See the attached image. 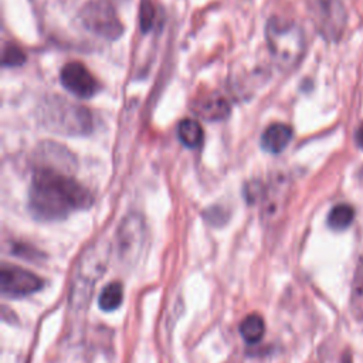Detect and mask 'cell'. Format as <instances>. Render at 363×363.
<instances>
[{
    "label": "cell",
    "mask_w": 363,
    "mask_h": 363,
    "mask_svg": "<svg viewBox=\"0 0 363 363\" xmlns=\"http://www.w3.org/2000/svg\"><path fill=\"white\" fill-rule=\"evenodd\" d=\"M180 142L187 147H197L203 140V128L196 119H183L177 126Z\"/></svg>",
    "instance_id": "obj_12"
},
{
    "label": "cell",
    "mask_w": 363,
    "mask_h": 363,
    "mask_svg": "<svg viewBox=\"0 0 363 363\" xmlns=\"http://www.w3.org/2000/svg\"><path fill=\"white\" fill-rule=\"evenodd\" d=\"M340 363H352V354H350V352H345V353H343Z\"/></svg>",
    "instance_id": "obj_19"
},
{
    "label": "cell",
    "mask_w": 363,
    "mask_h": 363,
    "mask_svg": "<svg viewBox=\"0 0 363 363\" xmlns=\"http://www.w3.org/2000/svg\"><path fill=\"white\" fill-rule=\"evenodd\" d=\"M319 26L329 37H337L345 24V10L337 0H319Z\"/></svg>",
    "instance_id": "obj_8"
},
{
    "label": "cell",
    "mask_w": 363,
    "mask_h": 363,
    "mask_svg": "<svg viewBox=\"0 0 363 363\" xmlns=\"http://www.w3.org/2000/svg\"><path fill=\"white\" fill-rule=\"evenodd\" d=\"M84 26L96 35L106 40H116L123 33V26L113 9L106 0H92L81 10Z\"/></svg>",
    "instance_id": "obj_4"
},
{
    "label": "cell",
    "mask_w": 363,
    "mask_h": 363,
    "mask_svg": "<svg viewBox=\"0 0 363 363\" xmlns=\"http://www.w3.org/2000/svg\"><path fill=\"white\" fill-rule=\"evenodd\" d=\"M139 16H140V27H142V30L143 31L150 30L152 23L155 20V9H153V4H152L150 0H142Z\"/></svg>",
    "instance_id": "obj_16"
},
{
    "label": "cell",
    "mask_w": 363,
    "mask_h": 363,
    "mask_svg": "<svg viewBox=\"0 0 363 363\" xmlns=\"http://www.w3.org/2000/svg\"><path fill=\"white\" fill-rule=\"evenodd\" d=\"M92 201L91 191L68 172L35 167L28 193V206L35 218L43 221L62 220L75 210L88 208Z\"/></svg>",
    "instance_id": "obj_1"
},
{
    "label": "cell",
    "mask_w": 363,
    "mask_h": 363,
    "mask_svg": "<svg viewBox=\"0 0 363 363\" xmlns=\"http://www.w3.org/2000/svg\"><path fill=\"white\" fill-rule=\"evenodd\" d=\"M26 60L24 52L16 45H7L3 51V64L4 65H20Z\"/></svg>",
    "instance_id": "obj_17"
},
{
    "label": "cell",
    "mask_w": 363,
    "mask_h": 363,
    "mask_svg": "<svg viewBox=\"0 0 363 363\" xmlns=\"http://www.w3.org/2000/svg\"><path fill=\"white\" fill-rule=\"evenodd\" d=\"M40 118L45 128L61 135H86L92 129L88 109L60 96L44 101L40 108Z\"/></svg>",
    "instance_id": "obj_3"
},
{
    "label": "cell",
    "mask_w": 363,
    "mask_h": 363,
    "mask_svg": "<svg viewBox=\"0 0 363 363\" xmlns=\"http://www.w3.org/2000/svg\"><path fill=\"white\" fill-rule=\"evenodd\" d=\"M292 139V128L285 123H272L269 125L262 136H261V146L264 150L269 153H279L282 152Z\"/></svg>",
    "instance_id": "obj_9"
},
{
    "label": "cell",
    "mask_w": 363,
    "mask_h": 363,
    "mask_svg": "<svg viewBox=\"0 0 363 363\" xmlns=\"http://www.w3.org/2000/svg\"><path fill=\"white\" fill-rule=\"evenodd\" d=\"M43 285H44L43 279L27 269H23L16 265H7V264L1 267L0 286H1V294L4 296H10V298L27 296L30 294L40 291Z\"/></svg>",
    "instance_id": "obj_5"
},
{
    "label": "cell",
    "mask_w": 363,
    "mask_h": 363,
    "mask_svg": "<svg viewBox=\"0 0 363 363\" xmlns=\"http://www.w3.org/2000/svg\"><path fill=\"white\" fill-rule=\"evenodd\" d=\"M145 237V224L143 220L136 216L130 214L126 217L118 231V245H119V252L122 258L133 257L136 251H139Z\"/></svg>",
    "instance_id": "obj_7"
},
{
    "label": "cell",
    "mask_w": 363,
    "mask_h": 363,
    "mask_svg": "<svg viewBox=\"0 0 363 363\" xmlns=\"http://www.w3.org/2000/svg\"><path fill=\"white\" fill-rule=\"evenodd\" d=\"M62 86L78 98H92L99 91L95 77L81 62H68L60 72Z\"/></svg>",
    "instance_id": "obj_6"
},
{
    "label": "cell",
    "mask_w": 363,
    "mask_h": 363,
    "mask_svg": "<svg viewBox=\"0 0 363 363\" xmlns=\"http://www.w3.org/2000/svg\"><path fill=\"white\" fill-rule=\"evenodd\" d=\"M356 143L359 145L360 149H363V123L356 130Z\"/></svg>",
    "instance_id": "obj_18"
},
{
    "label": "cell",
    "mask_w": 363,
    "mask_h": 363,
    "mask_svg": "<svg viewBox=\"0 0 363 363\" xmlns=\"http://www.w3.org/2000/svg\"><path fill=\"white\" fill-rule=\"evenodd\" d=\"M194 112L206 121H221L228 116L230 105L220 95H207L194 104Z\"/></svg>",
    "instance_id": "obj_10"
},
{
    "label": "cell",
    "mask_w": 363,
    "mask_h": 363,
    "mask_svg": "<svg viewBox=\"0 0 363 363\" xmlns=\"http://www.w3.org/2000/svg\"><path fill=\"white\" fill-rule=\"evenodd\" d=\"M240 335L241 337L250 343V345H255L258 343L265 332V323L264 319L257 315V313H251L248 316H245L241 323H240Z\"/></svg>",
    "instance_id": "obj_11"
},
{
    "label": "cell",
    "mask_w": 363,
    "mask_h": 363,
    "mask_svg": "<svg viewBox=\"0 0 363 363\" xmlns=\"http://www.w3.org/2000/svg\"><path fill=\"white\" fill-rule=\"evenodd\" d=\"M122 299H123V288L121 282H111L102 289L98 299V305L102 311L109 312L116 309L122 303Z\"/></svg>",
    "instance_id": "obj_15"
},
{
    "label": "cell",
    "mask_w": 363,
    "mask_h": 363,
    "mask_svg": "<svg viewBox=\"0 0 363 363\" xmlns=\"http://www.w3.org/2000/svg\"><path fill=\"white\" fill-rule=\"evenodd\" d=\"M354 220V210L349 204H337L328 214V225L335 231L346 230Z\"/></svg>",
    "instance_id": "obj_14"
},
{
    "label": "cell",
    "mask_w": 363,
    "mask_h": 363,
    "mask_svg": "<svg viewBox=\"0 0 363 363\" xmlns=\"http://www.w3.org/2000/svg\"><path fill=\"white\" fill-rule=\"evenodd\" d=\"M350 312L356 320H363V264L356 267L352 292H350Z\"/></svg>",
    "instance_id": "obj_13"
},
{
    "label": "cell",
    "mask_w": 363,
    "mask_h": 363,
    "mask_svg": "<svg viewBox=\"0 0 363 363\" xmlns=\"http://www.w3.org/2000/svg\"><path fill=\"white\" fill-rule=\"evenodd\" d=\"M268 50L282 69L294 68L305 54V35L302 28L291 20L272 17L265 27Z\"/></svg>",
    "instance_id": "obj_2"
}]
</instances>
